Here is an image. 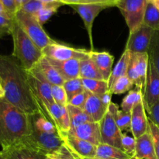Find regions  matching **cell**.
<instances>
[{"mask_svg":"<svg viewBox=\"0 0 159 159\" xmlns=\"http://www.w3.org/2000/svg\"><path fill=\"white\" fill-rule=\"evenodd\" d=\"M159 99V74L153 64L149 61L145 88L143 93V102L146 112L155 105Z\"/></svg>","mask_w":159,"mask_h":159,"instance_id":"obj_12","label":"cell"},{"mask_svg":"<svg viewBox=\"0 0 159 159\" xmlns=\"http://www.w3.org/2000/svg\"><path fill=\"white\" fill-rule=\"evenodd\" d=\"M1 153H2V149H0V155H1Z\"/></svg>","mask_w":159,"mask_h":159,"instance_id":"obj_56","label":"cell"},{"mask_svg":"<svg viewBox=\"0 0 159 159\" xmlns=\"http://www.w3.org/2000/svg\"><path fill=\"white\" fill-rule=\"evenodd\" d=\"M63 87L65 90V93H66L67 98H68V103L73 96L84 90L82 79L80 78H76V79L65 81Z\"/></svg>","mask_w":159,"mask_h":159,"instance_id":"obj_33","label":"cell"},{"mask_svg":"<svg viewBox=\"0 0 159 159\" xmlns=\"http://www.w3.org/2000/svg\"><path fill=\"white\" fill-rule=\"evenodd\" d=\"M30 0H15L16 7L17 11L20 10L22 8V6H24L26 2H28Z\"/></svg>","mask_w":159,"mask_h":159,"instance_id":"obj_49","label":"cell"},{"mask_svg":"<svg viewBox=\"0 0 159 159\" xmlns=\"http://www.w3.org/2000/svg\"><path fill=\"white\" fill-rule=\"evenodd\" d=\"M31 124L30 116L0 98V147L6 149L30 135Z\"/></svg>","mask_w":159,"mask_h":159,"instance_id":"obj_2","label":"cell"},{"mask_svg":"<svg viewBox=\"0 0 159 159\" xmlns=\"http://www.w3.org/2000/svg\"><path fill=\"white\" fill-rule=\"evenodd\" d=\"M29 116L31 128L34 130L48 133H58L55 125L39 110Z\"/></svg>","mask_w":159,"mask_h":159,"instance_id":"obj_23","label":"cell"},{"mask_svg":"<svg viewBox=\"0 0 159 159\" xmlns=\"http://www.w3.org/2000/svg\"><path fill=\"white\" fill-rule=\"evenodd\" d=\"M141 102H143L142 91L136 87L134 89L129 91L128 94L124 98L120 105L121 110L127 113H130L132 109Z\"/></svg>","mask_w":159,"mask_h":159,"instance_id":"obj_29","label":"cell"},{"mask_svg":"<svg viewBox=\"0 0 159 159\" xmlns=\"http://www.w3.org/2000/svg\"><path fill=\"white\" fill-rule=\"evenodd\" d=\"M0 81L4 99L30 115L38 111L28 82V72L13 55L0 54Z\"/></svg>","mask_w":159,"mask_h":159,"instance_id":"obj_1","label":"cell"},{"mask_svg":"<svg viewBox=\"0 0 159 159\" xmlns=\"http://www.w3.org/2000/svg\"><path fill=\"white\" fill-rule=\"evenodd\" d=\"M0 16H3L8 17V18H12V19L15 18V17H12V16L9 15V13L6 11V8H5L4 6H3L1 0H0Z\"/></svg>","mask_w":159,"mask_h":159,"instance_id":"obj_47","label":"cell"},{"mask_svg":"<svg viewBox=\"0 0 159 159\" xmlns=\"http://www.w3.org/2000/svg\"><path fill=\"white\" fill-rule=\"evenodd\" d=\"M46 159H60L58 158V156L57 155L56 152L53 154H50V155H48L46 157Z\"/></svg>","mask_w":159,"mask_h":159,"instance_id":"obj_50","label":"cell"},{"mask_svg":"<svg viewBox=\"0 0 159 159\" xmlns=\"http://www.w3.org/2000/svg\"><path fill=\"white\" fill-rule=\"evenodd\" d=\"M47 59L57 70L60 75L65 79V81L79 78L80 60L71 59L68 61H57L48 57Z\"/></svg>","mask_w":159,"mask_h":159,"instance_id":"obj_17","label":"cell"},{"mask_svg":"<svg viewBox=\"0 0 159 159\" xmlns=\"http://www.w3.org/2000/svg\"><path fill=\"white\" fill-rule=\"evenodd\" d=\"M96 157L103 159H132L121 149L102 143L97 145Z\"/></svg>","mask_w":159,"mask_h":159,"instance_id":"obj_25","label":"cell"},{"mask_svg":"<svg viewBox=\"0 0 159 159\" xmlns=\"http://www.w3.org/2000/svg\"><path fill=\"white\" fill-rule=\"evenodd\" d=\"M148 0H117L115 6L124 16L130 34L143 24L144 12Z\"/></svg>","mask_w":159,"mask_h":159,"instance_id":"obj_6","label":"cell"},{"mask_svg":"<svg viewBox=\"0 0 159 159\" xmlns=\"http://www.w3.org/2000/svg\"><path fill=\"white\" fill-rule=\"evenodd\" d=\"M71 6L78 14L81 16L84 22V25L88 33L89 38L90 45L92 51H93V26L95 19L104 9H107V6L99 4L93 3H79V4L71 5Z\"/></svg>","mask_w":159,"mask_h":159,"instance_id":"obj_11","label":"cell"},{"mask_svg":"<svg viewBox=\"0 0 159 159\" xmlns=\"http://www.w3.org/2000/svg\"><path fill=\"white\" fill-rule=\"evenodd\" d=\"M130 56H131V52L129 51L128 50L125 49L124 52L121 55L119 61L117 62L115 68L112 71L110 77L108 80L109 89L111 88L112 85L114 84V82L117 79L123 77V76L127 75V69H128L129 63H130Z\"/></svg>","mask_w":159,"mask_h":159,"instance_id":"obj_24","label":"cell"},{"mask_svg":"<svg viewBox=\"0 0 159 159\" xmlns=\"http://www.w3.org/2000/svg\"><path fill=\"white\" fill-rule=\"evenodd\" d=\"M5 97V92L3 89L2 85L1 83V81H0V98H4Z\"/></svg>","mask_w":159,"mask_h":159,"instance_id":"obj_52","label":"cell"},{"mask_svg":"<svg viewBox=\"0 0 159 159\" xmlns=\"http://www.w3.org/2000/svg\"><path fill=\"white\" fill-rule=\"evenodd\" d=\"M134 159H158L148 130L136 139V152Z\"/></svg>","mask_w":159,"mask_h":159,"instance_id":"obj_20","label":"cell"},{"mask_svg":"<svg viewBox=\"0 0 159 159\" xmlns=\"http://www.w3.org/2000/svg\"><path fill=\"white\" fill-rule=\"evenodd\" d=\"M0 159H5L4 157L2 156V153H1V155H0Z\"/></svg>","mask_w":159,"mask_h":159,"instance_id":"obj_55","label":"cell"},{"mask_svg":"<svg viewBox=\"0 0 159 159\" xmlns=\"http://www.w3.org/2000/svg\"><path fill=\"white\" fill-rule=\"evenodd\" d=\"M134 85V82L127 75H125L117 79L110 89V91L111 92L112 94H123L126 92L130 91Z\"/></svg>","mask_w":159,"mask_h":159,"instance_id":"obj_34","label":"cell"},{"mask_svg":"<svg viewBox=\"0 0 159 159\" xmlns=\"http://www.w3.org/2000/svg\"><path fill=\"white\" fill-rule=\"evenodd\" d=\"M23 140L46 155L56 152L64 144L59 133L40 132L32 128L30 135Z\"/></svg>","mask_w":159,"mask_h":159,"instance_id":"obj_7","label":"cell"},{"mask_svg":"<svg viewBox=\"0 0 159 159\" xmlns=\"http://www.w3.org/2000/svg\"><path fill=\"white\" fill-rule=\"evenodd\" d=\"M82 110L91 118L93 122L99 123L107 113L108 107L103 105L99 96L89 93Z\"/></svg>","mask_w":159,"mask_h":159,"instance_id":"obj_19","label":"cell"},{"mask_svg":"<svg viewBox=\"0 0 159 159\" xmlns=\"http://www.w3.org/2000/svg\"><path fill=\"white\" fill-rule=\"evenodd\" d=\"M67 110H68L70 124H71L70 130L76 128V127L85 124V123L93 122L91 118L86 114V113L82 109L68 105L67 106Z\"/></svg>","mask_w":159,"mask_h":159,"instance_id":"obj_28","label":"cell"},{"mask_svg":"<svg viewBox=\"0 0 159 159\" xmlns=\"http://www.w3.org/2000/svg\"><path fill=\"white\" fill-rule=\"evenodd\" d=\"M79 78L87 79L104 80L102 74L98 69L93 61L89 57L80 61Z\"/></svg>","mask_w":159,"mask_h":159,"instance_id":"obj_26","label":"cell"},{"mask_svg":"<svg viewBox=\"0 0 159 159\" xmlns=\"http://www.w3.org/2000/svg\"><path fill=\"white\" fill-rule=\"evenodd\" d=\"M118 110H119L118 106L113 102H111L106 115L99 122L101 143L110 144L123 150L122 143H121L123 133L118 127L115 120Z\"/></svg>","mask_w":159,"mask_h":159,"instance_id":"obj_5","label":"cell"},{"mask_svg":"<svg viewBox=\"0 0 159 159\" xmlns=\"http://www.w3.org/2000/svg\"><path fill=\"white\" fill-rule=\"evenodd\" d=\"M0 37H1V34H0Z\"/></svg>","mask_w":159,"mask_h":159,"instance_id":"obj_57","label":"cell"},{"mask_svg":"<svg viewBox=\"0 0 159 159\" xmlns=\"http://www.w3.org/2000/svg\"><path fill=\"white\" fill-rule=\"evenodd\" d=\"M45 3L41 2L38 0H30L24 6H22V8L19 11H22L26 13L35 16L43 7Z\"/></svg>","mask_w":159,"mask_h":159,"instance_id":"obj_39","label":"cell"},{"mask_svg":"<svg viewBox=\"0 0 159 159\" xmlns=\"http://www.w3.org/2000/svg\"><path fill=\"white\" fill-rule=\"evenodd\" d=\"M10 35L13 41L12 55L21 63L26 71H29L43 56L42 50L26 35L16 20L11 30Z\"/></svg>","mask_w":159,"mask_h":159,"instance_id":"obj_3","label":"cell"},{"mask_svg":"<svg viewBox=\"0 0 159 159\" xmlns=\"http://www.w3.org/2000/svg\"><path fill=\"white\" fill-rule=\"evenodd\" d=\"M131 133L137 139L147 133L148 130V116L144 102H141L131 110Z\"/></svg>","mask_w":159,"mask_h":159,"instance_id":"obj_16","label":"cell"},{"mask_svg":"<svg viewBox=\"0 0 159 159\" xmlns=\"http://www.w3.org/2000/svg\"><path fill=\"white\" fill-rule=\"evenodd\" d=\"M28 72V82L34 100L43 102V104L54 103L51 94V85L41 74L40 71L33 67Z\"/></svg>","mask_w":159,"mask_h":159,"instance_id":"obj_8","label":"cell"},{"mask_svg":"<svg viewBox=\"0 0 159 159\" xmlns=\"http://www.w3.org/2000/svg\"><path fill=\"white\" fill-rule=\"evenodd\" d=\"M155 30L142 24L134 32L129 34L126 50L131 53H148Z\"/></svg>","mask_w":159,"mask_h":159,"instance_id":"obj_10","label":"cell"},{"mask_svg":"<svg viewBox=\"0 0 159 159\" xmlns=\"http://www.w3.org/2000/svg\"><path fill=\"white\" fill-rule=\"evenodd\" d=\"M89 93L84 89L82 92L73 96L69 100L68 105H71L73 106V107H78V108L83 109L84 105H85V102L87 100V98L89 96Z\"/></svg>","mask_w":159,"mask_h":159,"instance_id":"obj_40","label":"cell"},{"mask_svg":"<svg viewBox=\"0 0 159 159\" xmlns=\"http://www.w3.org/2000/svg\"><path fill=\"white\" fill-rule=\"evenodd\" d=\"M51 94L54 102L60 107L68 106V98L63 85H54L51 86Z\"/></svg>","mask_w":159,"mask_h":159,"instance_id":"obj_36","label":"cell"},{"mask_svg":"<svg viewBox=\"0 0 159 159\" xmlns=\"http://www.w3.org/2000/svg\"><path fill=\"white\" fill-rule=\"evenodd\" d=\"M42 52L44 57L57 61H68L71 59L81 61L89 57L90 54V51L71 48L57 42L45 47L42 50Z\"/></svg>","mask_w":159,"mask_h":159,"instance_id":"obj_9","label":"cell"},{"mask_svg":"<svg viewBox=\"0 0 159 159\" xmlns=\"http://www.w3.org/2000/svg\"><path fill=\"white\" fill-rule=\"evenodd\" d=\"M146 113L148 117L159 127V99L156 103L149 110V111L146 112Z\"/></svg>","mask_w":159,"mask_h":159,"instance_id":"obj_43","label":"cell"},{"mask_svg":"<svg viewBox=\"0 0 159 159\" xmlns=\"http://www.w3.org/2000/svg\"><path fill=\"white\" fill-rule=\"evenodd\" d=\"M148 131L152 137L156 156L159 159V127L156 124H154L148 117Z\"/></svg>","mask_w":159,"mask_h":159,"instance_id":"obj_38","label":"cell"},{"mask_svg":"<svg viewBox=\"0 0 159 159\" xmlns=\"http://www.w3.org/2000/svg\"><path fill=\"white\" fill-rule=\"evenodd\" d=\"M148 54L149 61L153 64L159 74V30H155Z\"/></svg>","mask_w":159,"mask_h":159,"instance_id":"obj_32","label":"cell"},{"mask_svg":"<svg viewBox=\"0 0 159 159\" xmlns=\"http://www.w3.org/2000/svg\"><path fill=\"white\" fill-rule=\"evenodd\" d=\"M64 144L79 158L96 157L97 146L67 133L60 134Z\"/></svg>","mask_w":159,"mask_h":159,"instance_id":"obj_14","label":"cell"},{"mask_svg":"<svg viewBox=\"0 0 159 159\" xmlns=\"http://www.w3.org/2000/svg\"><path fill=\"white\" fill-rule=\"evenodd\" d=\"M15 20L26 35L41 50L48 45L56 42L47 34L43 26L34 16L22 11H17L15 15Z\"/></svg>","mask_w":159,"mask_h":159,"instance_id":"obj_4","label":"cell"},{"mask_svg":"<svg viewBox=\"0 0 159 159\" xmlns=\"http://www.w3.org/2000/svg\"><path fill=\"white\" fill-rule=\"evenodd\" d=\"M121 143L123 151L134 159L136 152V139L134 137L128 136L126 133H123Z\"/></svg>","mask_w":159,"mask_h":159,"instance_id":"obj_37","label":"cell"},{"mask_svg":"<svg viewBox=\"0 0 159 159\" xmlns=\"http://www.w3.org/2000/svg\"><path fill=\"white\" fill-rule=\"evenodd\" d=\"M38 1L41 2L43 3H52L55 2H57V0H38Z\"/></svg>","mask_w":159,"mask_h":159,"instance_id":"obj_53","label":"cell"},{"mask_svg":"<svg viewBox=\"0 0 159 159\" xmlns=\"http://www.w3.org/2000/svg\"><path fill=\"white\" fill-rule=\"evenodd\" d=\"M3 6L6 8V11L9 13V15L12 17H15L16 13L17 12L16 7L15 0H1Z\"/></svg>","mask_w":159,"mask_h":159,"instance_id":"obj_44","label":"cell"},{"mask_svg":"<svg viewBox=\"0 0 159 159\" xmlns=\"http://www.w3.org/2000/svg\"><path fill=\"white\" fill-rule=\"evenodd\" d=\"M67 134L78 138L99 145L101 143V133L99 123L87 122L75 129H71Z\"/></svg>","mask_w":159,"mask_h":159,"instance_id":"obj_15","label":"cell"},{"mask_svg":"<svg viewBox=\"0 0 159 159\" xmlns=\"http://www.w3.org/2000/svg\"><path fill=\"white\" fill-rule=\"evenodd\" d=\"M115 120L122 133L131 132V113H127L122 110H118Z\"/></svg>","mask_w":159,"mask_h":159,"instance_id":"obj_35","label":"cell"},{"mask_svg":"<svg viewBox=\"0 0 159 159\" xmlns=\"http://www.w3.org/2000/svg\"><path fill=\"white\" fill-rule=\"evenodd\" d=\"M56 154L60 159H81L78 155L73 153L65 144L56 152Z\"/></svg>","mask_w":159,"mask_h":159,"instance_id":"obj_42","label":"cell"},{"mask_svg":"<svg viewBox=\"0 0 159 159\" xmlns=\"http://www.w3.org/2000/svg\"><path fill=\"white\" fill-rule=\"evenodd\" d=\"M130 60L133 63L137 74L143 85V93L145 88L147 79L149 57L148 53H131Z\"/></svg>","mask_w":159,"mask_h":159,"instance_id":"obj_22","label":"cell"},{"mask_svg":"<svg viewBox=\"0 0 159 159\" xmlns=\"http://www.w3.org/2000/svg\"><path fill=\"white\" fill-rule=\"evenodd\" d=\"M2 155L5 159H46L47 157L24 140L2 150Z\"/></svg>","mask_w":159,"mask_h":159,"instance_id":"obj_13","label":"cell"},{"mask_svg":"<svg viewBox=\"0 0 159 159\" xmlns=\"http://www.w3.org/2000/svg\"><path fill=\"white\" fill-rule=\"evenodd\" d=\"M57 1L59 2L62 3L63 5H68V6H71V5L81 3L83 0H57Z\"/></svg>","mask_w":159,"mask_h":159,"instance_id":"obj_48","label":"cell"},{"mask_svg":"<svg viewBox=\"0 0 159 159\" xmlns=\"http://www.w3.org/2000/svg\"><path fill=\"white\" fill-rule=\"evenodd\" d=\"M81 159H103V158H98V157H93V158H80Z\"/></svg>","mask_w":159,"mask_h":159,"instance_id":"obj_54","label":"cell"},{"mask_svg":"<svg viewBox=\"0 0 159 159\" xmlns=\"http://www.w3.org/2000/svg\"><path fill=\"white\" fill-rule=\"evenodd\" d=\"M143 24L154 30H159V10L149 1L144 12Z\"/></svg>","mask_w":159,"mask_h":159,"instance_id":"obj_30","label":"cell"},{"mask_svg":"<svg viewBox=\"0 0 159 159\" xmlns=\"http://www.w3.org/2000/svg\"><path fill=\"white\" fill-rule=\"evenodd\" d=\"M81 79V78H80ZM82 79L84 89L91 94L99 96L107 92L110 91L108 82L105 80H96V79Z\"/></svg>","mask_w":159,"mask_h":159,"instance_id":"obj_27","label":"cell"},{"mask_svg":"<svg viewBox=\"0 0 159 159\" xmlns=\"http://www.w3.org/2000/svg\"><path fill=\"white\" fill-rule=\"evenodd\" d=\"M112 95L113 94L111 93V92L108 91V92H107L106 93H104V94L101 95V96H99V98L100 99L101 102L103 103L104 106H106V107H108V108L112 102V101H111Z\"/></svg>","mask_w":159,"mask_h":159,"instance_id":"obj_46","label":"cell"},{"mask_svg":"<svg viewBox=\"0 0 159 159\" xmlns=\"http://www.w3.org/2000/svg\"><path fill=\"white\" fill-rule=\"evenodd\" d=\"M61 6H64V5L59 2H55L52 3H45L43 7L34 16L37 18L39 23L43 26L45 23H47L50 20V18L54 14H55L57 12L58 9Z\"/></svg>","mask_w":159,"mask_h":159,"instance_id":"obj_31","label":"cell"},{"mask_svg":"<svg viewBox=\"0 0 159 159\" xmlns=\"http://www.w3.org/2000/svg\"><path fill=\"white\" fill-rule=\"evenodd\" d=\"M34 66L41 72L43 77L50 82L52 85H63L65 82V79L60 75L57 70L53 67L49 62V61L47 59L46 57L43 56L40 58V60Z\"/></svg>","mask_w":159,"mask_h":159,"instance_id":"obj_21","label":"cell"},{"mask_svg":"<svg viewBox=\"0 0 159 159\" xmlns=\"http://www.w3.org/2000/svg\"><path fill=\"white\" fill-rule=\"evenodd\" d=\"M148 1L152 2L159 10V0H148Z\"/></svg>","mask_w":159,"mask_h":159,"instance_id":"obj_51","label":"cell"},{"mask_svg":"<svg viewBox=\"0 0 159 159\" xmlns=\"http://www.w3.org/2000/svg\"><path fill=\"white\" fill-rule=\"evenodd\" d=\"M89 57L93 61L95 65L102 74L104 80L108 82L113 71V64L114 61V57L107 51H90Z\"/></svg>","mask_w":159,"mask_h":159,"instance_id":"obj_18","label":"cell"},{"mask_svg":"<svg viewBox=\"0 0 159 159\" xmlns=\"http://www.w3.org/2000/svg\"><path fill=\"white\" fill-rule=\"evenodd\" d=\"M117 0H83L81 3H93V4L103 5L107 7H113L115 6L116 2Z\"/></svg>","mask_w":159,"mask_h":159,"instance_id":"obj_45","label":"cell"},{"mask_svg":"<svg viewBox=\"0 0 159 159\" xmlns=\"http://www.w3.org/2000/svg\"><path fill=\"white\" fill-rule=\"evenodd\" d=\"M14 23L15 18H8L3 16H0V34H10Z\"/></svg>","mask_w":159,"mask_h":159,"instance_id":"obj_41","label":"cell"}]
</instances>
